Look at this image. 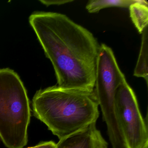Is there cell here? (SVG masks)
Here are the masks:
<instances>
[{"instance_id": "obj_1", "label": "cell", "mask_w": 148, "mask_h": 148, "mask_svg": "<svg viewBox=\"0 0 148 148\" xmlns=\"http://www.w3.org/2000/svg\"><path fill=\"white\" fill-rule=\"evenodd\" d=\"M29 21L52 64L57 86L93 92L100 45L92 34L59 13L36 12Z\"/></svg>"}, {"instance_id": "obj_2", "label": "cell", "mask_w": 148, "mask_h": 148, "mask_svg": "<svg viewBox=\"0 0 148 148\" xmlns=\"http://www.w3.org/2000/svg\"><path fill=\"white\" fill-rule=\"evenodd\" d=\"M99 104L93 92L61 89L57 85L36 92L34 116L60 139L97 123Z\"/></svg>"}, {"instance_id": "obj_3", "label": "cell", "mask_w": 148, "mask_h": 148, "mask_svg": "<svg viewBox=\"0 0 148 148\" xmlns=\"http://www.w3.org/2000/svg\"><path fill=\"white\" fill-rule=\"evenodd\" d=\"M31 108L26 90L18 75L0 69V138L8 148H23L28 142Z\"/></svg>"}, {"instance_id": "obj_4", "label": "cell", "mask_w": 148, "mask_h": 148, "mask_svg": "<svg viewBox=\"0 0 148 148\" xmlns=\"http://www.w3.org/2000/svg\"><path fill=\"white\" fill-rule=\"evenodd\" d=\"M126 81L111 48L101 44L97 59L94 92L101 108L103 120L106 123L112 148H122L126 145L115 104L117 90Z\"/></svg>"}, {"instance_id": "obj_5", "label": "cell", "mask_w": 148, "mask_h": 148, "mask_svg": "<svg viewBox=\"0 0 148 148\" xmlns=\"http://www.w3.org/2000/svg\"><path fill=\"white\" fill-rule=\"evenodd\" d=\"M115 104L128 148H142L148 142L147 121L143 118L136 95L127 81L117 90Z\"/></svg>"}, {"instance_id": "obj_6", "label": "cell", "mask_w": 148, "mask_h": 148, "mask_svg": "<svg viewBox=\"0 0 148 148\" xmlns=\"http://www.w3.org/2000/svg\"><path fill=\"white\" fill-rule=\"evenodd\" d=\"M108 143L94 123L60 139L56 148H108Z\"/></svg>"}, {"instance_id": "obj_7", "label": "cell", "mask_w": 148, "mask_h": 148, "mask_svg": "<svg viewBox=\"0 0 148 148\" xmlns=\"http://www.w3.org/2000/svg\"><path fill=\"white\" fill-rule=\"evenodd\" d=\"M130 16L139 33L148 27V4L146 1L136 0L129 7Z\"/></svg>"}, {"instance_id": "obj_8", "label": "cell", "mask_w": 148, "mask_h": 148, "mask_svg": "<svg viewBox=\"0 0 148 148\" xmlns=\"http://www.w3.org/2000/svg\"><path fill=\"white\" fill-rule=\"evenodd\" d=\"M148 27L143 32L142 44L139 57L134 70V75L138 77H142L148 83Z\"/></svg>"}, {"instance_id": "obj_9", "label": "cell", "mask_w": 148, "mask_h": 148, "mask_svg": "<svg viewBox=\"0 0 148 148\" xmlns=\"http://www.w3.org/2000/svg\"><path fill=\"white\" fill-rule=\"evenodd\" d=\"M136 0H90L86 8L89 13H94L107 8H128Z\"/></svg>"}, {"instance_id": "obj_10", "label": "cell", "mask_w": 148, "mask_h": 148, "mask_svg": "<svg viewBox=\"0 0 148 148\" xmlns=\"http://www.w3.org/2000/svg\"><path fill=\"white\" fill-rule=\"evenodd\" d=\"M73 0H53V1H40V2L43 3L47 6L50 5H60L73 2Z\"/></svg>"}, {"instance_id": "obj_11", "label": "cell", "mask_w": 148, "mask_h": 148, "mask_svg": "<svg viewBox=\"0 0 148 148\" xmlns=\"http://www.w3.org/2000/svg\"><path fill=\"white\" fill-rule=\"evenodd\" d=\"M56 145L57 144L53 141L44 142H42L34 147H31V148H56Z\"/></svg>"}, {"instance_id": "obj_12", "label": "cell", "mask_w": 148, "mask_h": 148, "mask_svg": "<svg viewBox=\"0 0 148 148\" xmlns=\"http://www.w3.org/2000/svg\"><path fill=\"white\" fill-rule=\"evenodd\" d=\"M141 148H148V142H147V143Z\"/></svg>"}, {"instance_id": "obj_13", "label": "cell", "mask_w": 148, "mask_h": 148, "mask_svg": "<svg viewBox=\"0 0 148 148\" xmlns=\"http://www.w3.org/2000/svg\"><path fill=\"white\" fill-rule=\"evenodd\" d=\"M31 148V147H28V148Z\"/></svg>"}]
</instances>
